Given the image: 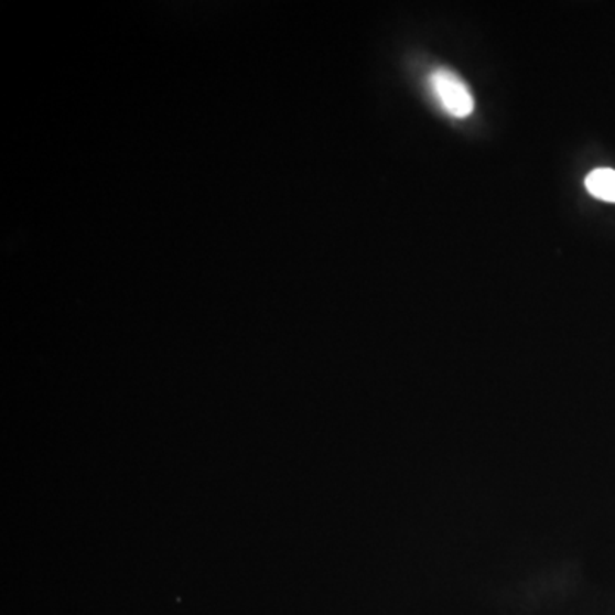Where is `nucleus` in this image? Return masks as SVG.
<instances>
[{"label":"nucleus","instance_id":"nucleus-1","mask_svg":"<svg viewBox=\"0 0 615 615\" xmlns=\"http://www.w3.org/2000/svg\"><path fill=\"white\" fill-rule=\"evenodd\" d=\"M431 83L444 110L452 117L465 118L474 111L475 102L467 84L450 68H438L431 77Z\"/></svg>","mask_w":615,"mask_h":615},{"label":"nucleus","instance_id":"nucleus-2","mask_svg":"<svg viewBox=\"0 0 615 615\" xmlns=\"http://www.w3.org/2000/svg\"><path fill=\"white\" fill-rule=\"evenodd\" d=\"M586 191L595 198L615 204V170L598 168L585 180Z\"/></svg>","mask_w":615,"mask_h":615}]
</instances>
